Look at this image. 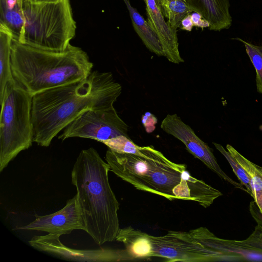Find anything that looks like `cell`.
Listing matches in <instances>:
<instances>
[{"mask_svg": "<svg viewBox=\"0 0 262 262\" xmlns=\"http://www.w3.org/2000/svg\"><path fill=\"white\" fill-rule=\"evenodd\" d=\"M105 159L110 170L123 181L170 201H191L207 208L223 195L191 176L186 164L172 162L151 146H139L134 154L108 148Z\"/></svg>", "mask_w": 262, "mask_h": 262, "instance_id": "cell-1", "label": "cell"}, {"mask_svg": "<svg viewBox=\"0 0 262 262\" xmlns=\"http://www.w3.org/2000/svg\"><path fill=\"white\" fill-rule=\"evenodd\" d=\"M122 90L111 72L94 71L83 80L34 95L31 111L33 142L48 147L84 112L114 107Z\"/></svg>", "mask_w": 262, "mask_h": 262, "instance_id": "cell-2", "label": "cell"}, {"mask_svg": "<svg viewBox=\"0 0 262 262\" xmlns=\"http://www.w3.org/2000/svg\"><path fill=\"white\" fill-rule=\"evenodd\" d=\"M110 167L93 147L82 150L71 171L84 216L86 232L98 245L115 240L119 203L108 180Z\"/></svg>", "mask_w": 262, "mask_h": 262, "instance_id": "cell-3", "label": "cell"}, {"mask_svg": "<svg viewBox=\"0 0 262 262\" xmlns=\"http://www.w3.org/2000/svg\"><path fill=\"white\" fill-rule=\"evenodd\" d=\"M93 67L87 53L71 44L63 51H53L13 40L11 55L13 77L32 96L83 80L91 74Z\"/></svg>", "mask_w": 262, "mask_h": 262, "instance_id": "cell-4", "label": "cell"}, {"mask_svg": "<svg viewBox=\"0 0 262 262\" xmlns=\"http://www.w3.org/2000/svg\"><path fill=\"white\" fill-rule=\"evenodd\" d=\"M214 236L203 227L155 236L128 226L119 229L115 240L124 245L134 259L158 257L169 261H222V255L213 246Z\"/></svg>", "mask_w": 262, "mask_h": 262, "instance_id": "cell-5", "label": "cell"}, {"mask_svg": "<svg viewBox=\"0 0 262 262\" xmlns=\"http://www.w3.org/2000/svg\"><path fill=\"white\" fill-rule=\"evenodd\" d=\"M22 9L24 23L18 42L44 50L66 49L76 29L70 0L36 4L23 0Z\"/></svg>", "mask_w": 262, "mask_h": 262, "instance_id": "cell-6", "label": "cell"}, {"mask_svg": "<svg viewBox=\"0 0 262 262\" xmlns=\"http://www.w3.org/2000/svg\"><path fill=\"white\" fill-rule=\"evenodd\" d=\"M32 96L13 78L0 99V172L33 142Z\"/></svg>", "mask_w": 262, "mask_h": 262, "instance_id": "cell-7", "label": "cell"}, {"mask_svg": "<svg viewBox=\"0 0 262 262\" xmlns=\"http://www.w3.org/2000/svg\"><path fill=\"white\" fill-rule=\"evenodd\" d=\"M129 126L119 117L114 107L88 110L75 119L63 130L58 139L89 138L102 142L125 136L129 137Z\"/></svg>", "mask_w": 262, "mask_h": 262, "instance_id": "cell-8", "label": "cell"}, {"mask_svg": "<svg viewBox=\"0 0 262 262\" xmlns=\"http://www.w3.org/2000/svg\"><path fill=\"white\" fill-rule=\"evenodd\" d=\"M160 127L166 133L181 141L190 154L200 160L220 178L235 188L247 192L246 189L243 185L232 180L221 169L212 149L176 114H168L162 121Z\"/></svg>", "mask_w": 262, "mask_h": 262, "instance_id": "cell-9", "label": "cell"}, {"mask_svg": "<svg viewBox=\"0 0 262 262\" xmlns=\"http://www.w3.org/2000/svg\"><path fill=\"white\" fill-rule=\"evenodd\" d=\"M60 235L48 233L35 235L29 243L35 249L71 261L103 262L135 260L124 250L101 249L98 250H76L69 248L60 241Z\"/></svg>", "mask_w": 262, "mask_h": 262, "instance_id": "cell-10", "label": "cell"}, {"mask_svg": "<svg viewBox=\"0 0 262 262\" xmlns=\"http://www.w3.org/2000/svg\"><path fill=\"white\" fill-rule=\"evenodd\" d=\"M35 216V219L29 224L14 229L46 232L60 236L70 234L74 230L86 231L84 216L76 194L60 210L48 215Z\"/></svg>", "mask_w": 262, "mask_h": 262, "instance_id": "cell-11", "label": "cell"}, {"mask_svg": "<svg viewBox=\"0 0 262 262\" xmlns=\"http://www.w3.org/2000/svg\"><path fill=\"white\" fill-rule=\"evenodd\" d=\"M146 4L147 21L158 35L164 50L165 57L171 62H183L179 50L177 30L164 19L157 0H144Z\"/></svg>", "mask_w": 262, "mask_h": 262, "instance_id": "cell-12", "label": "cell"}, {"mask_svg": "<svg viewBox=\"0 0 262 262\" xmlns=\"http://www.w3.org/2000/svg\"><path fill=\"white\" fill-rule=\"evenodd\" d=\"M193 12L210 24L209 29L220 31L229 29L232 23L230 0H185Z\"/></svg>", "mask_w": 262, "mask_h": 262, "instance_id": "cell-13", "label": "cell"}, {"mask_svg": "<svg viewBox=\"0 0 262 262\" xmlns=\"http://www.w3.org/2000/svg\"><path fill=\"white\" fill-rule=\"evenodd\" d=\"M226 149L245 170L250 179L252 197L254 199L255 207L258 212L250 205L251 214L262 217V167L248 160L230 144Z\"/></svg>", "mask_w": 262, "mask_h": 262, "instance_id": "cell-14", "label": "cell"}, {"mask_svg": "<svg viewBox=\"0 0 262 262\" xmlns=\"http://www.w3.org/2000/svg\"><path fill=\"white\" fill-rule=\"evenodd\" d=\"M128 10L133 27L146 48L159 56L165 57L163 45L147 20L132 6L128 0H123Z\"/></svg>", "mask_w": 262, "mask_h": 262, "instance_id": "cell-15", "label": "cell"}, {"mask_svg": "<svg viewBox=\"0 0 262 262\" xmlns=\"http://www.w3.org/2000/svg\"><path fill=\"white\" fill-rule=\"evenodd\" d=\"M13 35L0 23V99L3 97L7 83L14 78L11 69V55Z\"/></svg>", "mask_w": 262, "mask_h": 262, "instance_id": "cell-16", "label": "cell"}, {"mask_svg": "<svg viewBox=\"0 0 262 262\" xmlns=\"http://www.w3.org/2000/svg\"><path fill=\"white\" fill-rule=\"evenodd\" d=\"M167 22L174 30L180 28L182 19L193 12L185 0H157Z\"/></svg>", "mask_w": 262, "mask_h": 262, "instance_id": "cell-17", "label": "cell"}, {"mask_svg": "<svg viewBox=\"0 0 262 262\" xmlns=\"http://www.w3.org/2000/svg\"><path fill=\"white\" fill-rule=\"evenodd\" d=\"M0 23L4 24L12 33L14 39L18 40L24 23L22 4L9 9L0 6Z\"/></svg>", "mask_w": 262, "mask_h": 262, "instance_id": "cell-18", "label": "cell"}, {"mask_svg": "<svg viewBox=\"0 0 262 262\" xmlns=\"http://www.w3.org/2000/svg\"><path fill=\"white\" fill-rule=\"evenodd\" d=\"M233 39L244 43L246 53L255 69L257 91L262 95V44L256 45L239 38Z\"/></svg>", "mask_w": 262, "mask_h": 262, "instance_id": "cell-19", "label": "cell"}, {"mask_svg": "<svg viewBox=\"0 0 262 262\" xmlns=\"http://www.w3.org/2000/svg\"><path fill=\"white\" fill-rule=\"evenodd\" d=\"M213 144L215 148L227 159L231 166L234 173L240 181V183L245 186L247 190V192L252 196V189L250 177L246 173L245 170L238 163L232 155L228 150H225L222 145L214 142H213Z\"/></svg>", "mask_w": 262, "mask_h": 262, "instance_id": "cell-20", "label": "cell"}, {"mask_svg": "<svg viewBox=\"0 0 262 262\" xmlns=\"http://www.w3.org/2000/svg\"><path fill=\"white\" fill-rule=\"evenodd\" d=\"M109 149L114 151L134 153L139 145L135 144L129 137L119 136L117 137L102 142Z\"/></svg>", "mask_w": 262, "mask_h": 262, "instance_id": "cell-21", "label": "cell"}, {"mask_svg": "<svg viewBox=\"0 0 262 262\" xmlns=\"http://www.w3.org/2000/svg\"><path fill=\"white\" fill-rule=\"evenodd\" d=\"M191 17L194 26L201 28H209V23L199 13L193 12L191 14Z\"/></svg>", "mask_w": 262, "mask_h": 262, "instance_id": "cell-22", "label": "cell"}, {"mask_svg": "<svg viewBox=\"0 0 262 262\" xmlns=\"http://www.w3.org/2000/svg\"><path fill=\"white\" fill-rule=\"evenodd\" d=\"M194 26L190 14L186 15L182 20L180 28L184 30L191 31Z\"/></svg>", "mask_w": 262, "mask_h": 262, "instance_id": "cell-23", "label": "cell"}, {"mask_svg": "<svg viewBox=\"0 0 262 262\" xmlns=\"http://www.w3.org/2000/svg\"><path fill=\"white\" fill-rule=\"evenodd\" d=\"M33 3H55L60 0H29Z\"/></svg>", "mask_w": 262, "mask_h": 262, "instance_id": "cell-24", "label": "cell"}, {"mask_svg": "<svg viewBox=\"0 0 262 262\" xmlns=\"http://www.w3.org/2000/svg\"><path fill=\"white\" fill-rule=\"evenodd\" d=\"M254 220L256 221L258 224H259L261 226H262V218L255 217L254 218Z\"/></svg>", "mask_w": 262, "mask_h": 262, "instance_id": "cell-25", "label": "cell"}]
</instances>
